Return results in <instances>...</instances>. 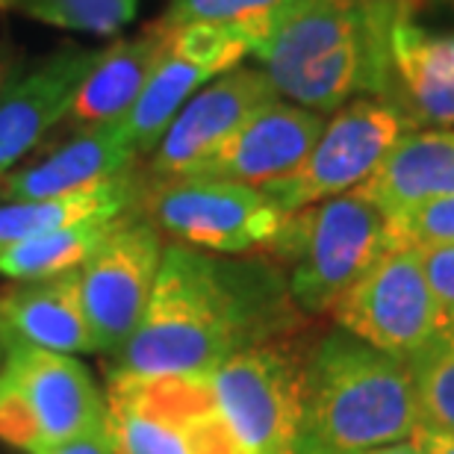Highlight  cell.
Here are the masks:
<instances>
[{"label":"cell","mask_w":454,"mask_h":454,"mask_svg":"<svg viewBox=\"0 0 454 454\" xmlns=\"http://www.w3.org/2000/svg\"><path fill=\"white\" fill-rule=\"evenodd\" d=\"M104 402L115 454H245L215 404L210 375L110 372Z\"/></svg>","instance_id":"5b68a950"},{"label":"cell","mask_w":454,"mask_h":454,"mask_svg":"<svg viewBox=\"0 0 454 454\" xmlns=\"http://www.w3.org/2000/svg\"><path fill=\"white\" fill-rule=\"evenodd\" d=\"M404 0H295L254 48L278 95L337 113L354 95L384 98L389 33Z\"/></svg>","instance_id":"7a4b0ae2"},{"label":"cell","mask_w":454,"mask_h":454,"mask_svg":"<svg viewBox=\"0 0 454 454\" xmlns=\"http://www.w3.org/2000/svg\"><path fill=\"white\" fill-rule=\"evenodd\" d=\"M136 213L175 245L215 254H262L289 215L257 186L201 177L145 184Z\"/></svg>","instance_id":"ba28073f"},{"label":"cell","mask_w":454,"mask_h":454,"mask_svg":"<svg viewBox=\"0 0 454 454\" xmlns=\"http://www.w3.org/2000/svg\"><path fill=\"white\" fill-rule=\"evenodd\" d=\"M278 92L260 68H231L192 95L171 118L151 160L142 166V180L148 186L186 180L204 166L248 118L275 101Z\"/></svg>","instance_id":"7c38bea8"},{"label":"cell","mask_w":454,"mask_h":454,"mask_svg":"<svg viewBox=\"0 0 454 454\" xmlns=\"http://www.w3.org/2000/svg\"><path fill=\"white\" fill-rule=\"evenodd\" d=\"M136 213V210H133ZM95 215L62 231L33 236L0 251V275L12 280H42L62 271L83 269V262L127 222V215Z\"/></svg>","instance_id":"7402d4cb"},{"label":"cell","mask_w":454,"mask_h":454,"mask_svg":"<svg viewBox=\"0 0 454 454\" xmlns=\"http://www.w3.org/2000/svg\"><path fill=\"white\" fill-rule=\"evenodd\" d=\"M124 121H113L95 130L77 133L62 148L48 153L21 171L0 177V198L4 201H42L59 198L83 189L101 186L124 171L139 166Z\"/></svg>","instance_id":"e0dca14e"},{"label":"cell","mask_w":454,"mask_h":454,"mask_svg":"<svg viewBox=\"0 0 454 454\" xmlns=\"http://www.w3.org/2000/svg\"><path fill=\"white\" fill-rule=\"evenodd\" d=\"M446 6H451V9H454V0H446Z\"/></svg>","instance_id":"d6a6232c"},{"label":"cell","mask_w":454,"mask_h":454,"mask_svg":"<svg viewBox=\"0 0 454 454\" xmlns=\"http://www.w3.org/2000/svg\"><path fill=\"white\" fill-rule=\"evenodd\" d=\"M136 4L139 0H0V9L68 30L110 35L133 21Z\"/></svg>","instance_id":"d4e9b609"},{"label":"cell","mask_w":454,"mask_h":454,"mask_svg":"<svg viewBox=\"0 0 454 454\" xmlns=\"http://www.w3.org/2000/svg\"><path fill=\"white\" fill-rule=\"evenodd\" d=\"M175 30V24L160 18V21L145 27L142 33H136L133 39H121L113 48L98 51L95 66L89 68L66 113L71 130L83 133L121 121L136 104V98L142 95L162 53L168 51Z\"/></svg>","instance_id":"ac0fdd59"},{"label":"cell","mask_w":454,"mask_h":454,"mask_svg":"<svg viewBox=\"0 0 454 454\" xmlns=\"http://www.w3.org/2000/svg\"><path fill=\"white\" fill-rule=\"evenodd\" d=\"M389 239L393 245H407V248H449L454 245V195L437 198L416 210L387 219Z\"/></svg>","instance_id":"484cf974"},{"label":"cell","mask_w":454,"mask_h":454,"mask_svg":"<svg viewBox=\"0 0 454 454\" xmlns=\"http://www.w3.org/2000/svg\"><path fill=\"white\" fill-rule=\"evenodd\" d=\"M342 331L372 348L411 360L446 328L419 251L393 245L331 310Z\"/></svg>","instance_id":"30bf717a"},{"label":"cell","mask_w":454,"mask_h":454,"mask_svg":"<svg viewBox=\"0 0 454 454\" xmlns=\"http://www.w3.org/2000/svg\"><path fill=\"white\" fill-rule=\"evenodd\" d=\"M411 130L413 127L404 121V115L387 101L354 98L322 127L301 168L278 184L262 186V192L284 213H298L333 195L360 189L393 145Z\"/></svg>","instance_id":"9c48e42d"},{"label":"cell","mask_w":454,"mask_h":454,"mask_svg":"<svg viewBox=\"0 0 454 454\" xmlns=\"http://www.w3.org/2000/svg\"><path fill=\"white\" fill-rule=\"evenodd\" d=\"M0 337L59 354L95 351L80 295V269L42 280H21L0 293Z\"/></svg>","instance_id":"d6986e66"},{"label":"cell","mask_w":454,"mask_h":454,"mask_svg":"<svg viewBox=\"0 0 454 454\" xmlns=\"http://www.w3.org/2000/svg\"><path fill=\"white\" fill-rule=\"evenodd\" d=\"M393 248L387 215L360 189L289 213L266 257L289 266V298L301 313H331Z\"/></svg>","instance_id":"277c9868"},{"label":"cell","mask_w":454,"mask_h":454,"mask_svg":"<svg viewBox=\"0 0 454 454\" xmlns=\"http://www.w3.org/2000/svg\"><path fill=\"white\" fill-rule=\"evenodd\" d=\"M245 53H251L248 42L239 33L210 24H186L171 35L168 51L162 53L153 74L145 83L121 121L127 127L136 153H151L162 139L171 118L180 113L198 86L215 74H224L239 66Z\"/></svg>","instance_id":"4fadbf2b"},{"label":"cell","mask_w":454,"mask_h":454,"mask_svg":"<svg viewBox=\"0 0 454 454\" xmlns=\"http://www.w3.org/2000/svg\"><path fill=\"white\" fill-rule=\"evenodd\" d=\"M360 192L387 219L454 195V133L411 130L393 145Z\"/></svg>","instance_id":"ffe728a7"},{"label":"cell","mask_w":454,"mask_h":454,"mask_svg":"<svg viewBox=\"0 0 454 454\" xmlns=\"http://www.w3.org/2000/svg\"><path fill=\"white\" fill-rule=\"evenodd\" d=\"M419 260L431 293L440 304L442 322H446V328H454V245H449V248H422Z\"/></svg>","instance_id":"4316f807"},{"label":"cell","mask_w":454,"mask_h":454,"mask_svg":"<svg viewBox=\"0 0 454 454\" xmlns=\"http://www.w3.org/2000/svg\"><path fill=\"white\" fill-rule=\"evenodd\" d=\"M357 454H422V451L413 440H404V442H389V446L366 449V451H357Z\"/></svg>","instance_id":"f546056e"},{"label":"cell","mask_w":454,"mask_h":454,"mask_svg":"<svg viewBox=\"0 0 454 454\" xmlns=\"http://www.w3.org/2000/svg\"><path fill=\"white\" fill-rule=\"evenodd\" d=\"M39 454H115V442H113V434L106 428V422L95 425L92 431L80 434L74 440H66L59 446H51Z\"/></svg>","instance_id":"83f0119b"},{"label":"cell","mask_w":454,"mask_h":454,"mask_svg":"<svg viewBox=\"0 0 454 454\" xmlns=\"http://www.w3.org/2000/svg\"><path fill=\"white\" fill-rule=\"evenodd\" d=\"M142 189V166H136L101 186L83 189V192L42 198V201L0 204V251L15 242L33 239V236L53 233L77 222L95 219V215L133 213L136 204H139Z\"/></svg>","instance_id":"44dd1931"},{"label":"cell","mask_w":454,"mask_h":454,"mask_svg":"<svg viewBox=\"0 0 454 454\" xmlns=\"http://www.w3.org/2000/svg\"><path fill=\"white\" fill-rule=\"evenodd\" d=\"M98 51L62 48L0 92V177L66 118Z\"/></svg>","instance_id":"2e32d148"},{"label":"cell","mask_w":454,"mask_h":454,"mask_svg":"<svg viewBox=\"0 0 454 454\" xmlns=\"http://www.w3.org/2000/svg\"><path fill=\"white\" fill-rule=\"evenodd\" d=\"M0 342V440L39 454L104 422L106 402L83 363L12 337Z\"/></svg>","instance_id":"8992f818"},{"label":"cell","mask_w":454,"mask_h":454,"mask_svg":"<svg viewBox=\"0 0 454 454\" xmlns=\"http://www.w3.org/2000/svg\"><path fill=\"white\" fill-rule=\"evenodd\" d=\"M422 0H404L389 33L387 101L413 130L454 124V30H431L416 18Z\"/></svg>","instance_id":"5bb4252c"},{"label":"cell","mask_w":454,"mask_h":454,"mask_svg":"<svg viewBox=\"0 0 454 454\" xmlns=\"http://www.w3.org/2000/svg\"><path fill=\"white\" fill-rule=\"evenodd\" d=\"M325 118L298 104L269 101L260 106L192 177L231 180L245 186H269L295 175L313 151Z\"/></svg>","instance_id":"9a60e30c"},{"label":"cell","mask_w":454,"mask_h":454,"mask_svg":"<svg viewBox=\"0 0 454 454\" xmlns=\"http://www.w3.org/2000/svg\"><path fill=\"white\" fill-rule=\"evenodd\" d=\"M298 454H325V451L313 449V446H301V449H298Z\"/></svg>","instance_id":"1f68e13d"},{"label":"cell","mask_w":454,"mask_h":454,"mask_svg":"<svg viewBox=\"0 0 454 454\" xmlns=\"http://www.w3.org/2000/svg\"><path fill=\"white\" fill-rule=\"evenodd\" d=\"M304 372L307 357L289 333L248 345L210 372L215 404L245 454H298Z\"/></svg>","instance_id":"52a82bcc"},{"label":"cell","mask_w":454,"mask_h":454,"mask_svg":"<svg viewBox=\"0 0 454 454\" xmlns=\"http://www.w3.org/2000/svg\"><path fill=\"white\" fill-rule=\"evenodd\" d=\"M422 454H454V437L451 434H442L437 428H428V425H419V431L411 437Z\"/></svg>","instance_id":"f1b7e54d"},{"label":"cell","mask_w":454,"mask_h":454,"mask_svg":"<svg viewBox=\"0 0 454 454\" xmlns=\"http://www.w3.org/2000/svg\"><path fill=\"white\" fill-rule=\"evenodd\" d=\"M295 0H171L168 12L162 15L168 24H210L239 33L248 48H254L271 33L278 18L293 6Z\"/></svg>","instance_id":"603a6c76"},{"label":"cell","mask_w":454,"mask_h":454,"mask_svg":"<svg viewBox=\"0 0 454 454\" xmlns=\"http://www.w3.org/2000/svg\"><path fill=\"white\" fill-rule=\"evenodd\" d=\"M422 425L407 360L331 331L307 354L301 446L357 454L411 440Z\"/></svg>","instance_id":"3957f363"},{"label":"cell","mask_w":454,"mask_h":454,"mask_svg":"<svg viewBox=\"0 0 454 454\" xmlns=\"http://www.w3.org/2000/svg\"><path fill=\"white\" fill-rule=\"evenodd\" d=\"M12 66H15V57L9 48H0V92H4L6 80L12 77Z\"/></svg>","instance_id":"4dcf8cb0"},{"label":"cell","mask_w":454,"mask_h":454,"mask_svg":"<svg viewBox=\"0 0 454 454\" xmlns=\"http://www.w3.org/2000/svg\"><path fill=\"white\" fill-rule=\"evenodd\" d=\"M422 425L454 437V328H442L407 360Z\"/></svg>","instance_id":"cb8c5ba5"},{"label":"cell","mask_w":454,"mask_h":454,"mask_svg":"<svg viewBox=\"0 0 454 454\" xmlns=\"http://www.w3.org/2000/svg\"><path fill=\"white\" fill-rule=\"evenodd\" d=\"M162 251L166 245L157 227L133 213L83 262L80 295L95 351L115 354L130 340L148 307Z\"/></svg>","instance_id":"8fae6325"},{"label":"cell","mask_w":454,"mask_h":454,"mask_svg":"<svg viewBox=\"0 0 454 454\" xmlns=\"http://www.w3.org/2000/svg\"><path fill=\"white\" fill-rule=\"evenodd\" d=\"M298 307L271 260H222L166 245L148 307L113 372L210 375L248 345L286 337Z\"/></svg>","instance_id":"6da1fadb"}]
</instances>
